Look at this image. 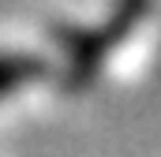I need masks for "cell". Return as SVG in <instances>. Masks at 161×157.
<instances>
[{
  "label": "cell",
  "instance_id": "obj_2",
  "mask_svg": "<svg viewBox=\"0 0 161 157\" xmlns=\"http://www.w3.org/2000/svg\"><path fill=\"white\" fill-rule=\"evenodd\" d=\"M41 75V64L34 56H0V94L19 90Z\"/></svg>",
  "mask_w": 161,
  "mask_h": 157
},
{
  "label": "cell",
  "instance_id": "obj_1",
  "mask_svg": "<svg viewBox=\"0 0 161 157\" xmlns=\"http://www.w3.org/2000/svg\"><path fill=\"white\" fill-rule=\"evenodd\" d=\"M142 11H146V0H124V8L116 11V19H113L109 26L64 41V49H68V75H71L68 82H71V86H82L86 78L97 71V64L105 60V52L120 41V34L142 15Z\"/></svg>",
  "mask_w": 161,
  "mask_h": 157
}]
</instances>
